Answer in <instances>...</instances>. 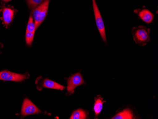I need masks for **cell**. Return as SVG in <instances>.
Segmentation results:
<instances>
[{
	"instance_id": "obj_4",
	"label": "cell",
	"mask_w": 158,
	"mask_h": 119,
	"mask_svg": "<svg viewBox=\"0 0 158 119\" xmlns=\"http://www.w3.org/2000/svg\"><path fill=\"white\" fill-rule=\"evenodd\" d=\"M67 83L68 93L72 94L74 92L75 88L84 83V80L81 73H77L69 77L67 79Z\"/></svg>"
},
{
	"instance_id": "obj_2",
	"label": "cell",
	"mask_w": 158,
	"mask_h": 119,
	"mask_svg": "<svg viewBox=\"0 0 158 119\" xmlns=\"http://www.w3.org/2000/svg\"><path fill=\"white\" fill-rule=\"evenodd\" d=\"M50 0H45L33 11V18L35 23L36 30L46 18L48 13Z\"/></svg>"
},
{
	"instance_id": "obj_10",
	"label": "cell",
	"mask_w": 158,
	"mask_h": 119,
	"mask_svg": "<svg viewBox=\"0 0 158 119\" xmlns=\"http://www.w3.org/2000/svg\"><path fill=\"white\" fill-rule=\"evenodd\" d=\"M43 87L47 88L63 90L65 89V87L59 83H57L51 80L46 79L43 83Z\"/></svg>"
},
{
	"instance_id": "obj_15",
	"label": "cell",
	"mask_w": 158,
	"mask_h": 119,
	"mask_svg": "<svg viewBox=\"0 0 158 119\" xmlns=\"http://www.w3.org/2000/svg\"><path fill=\"white\" fill-rule=\"evenodd\" d=\"M34 33L27 32H26V41L27 46H31L33 40Z\"/></svg>"
},
{
	"instance_id": "obj_16",
	"label": "cell",
	"mask_w": 158,
	"mask_h": 119,
	"mask_svg": "<svg viewBox=\"0 0 158 119\" xmlns=\"http://www.w3.org/2000/svg\"><path fill=\"white\" fill-rule=\"evenodd\" d=\"M3 1L6 2H9L11 0H2Z\"/></svg>"
},
{
	"instance_id": "obj_11",
	"label": "cell",
	"mask_w": 158,
	"mask_h": 119,
	"mask_svg": "<svg viewBox=\"0 0 158 119\" xmlns=\"http://www.w3.org/2000/svg\"><path fill=\"white\" fill-rule=\"evenodd\" d=\"M112 119H134L133 112L129 109H126L114 115Z\"/></svg>"
},
{
	"instance_id": "obj_1",
	"label": "cell",
	"mask_w": 158,
	"mask_h": 119,
	"mask_svg": "<svg viewBox=\"0 0 158 119\" xmlns=\"http://www.w3.org/2000/svg\"><path fill=\"white\" fill-rule=\"evenodd\" d=\"M150 29L144 26L133 28L132 35L135 42L142 47L145 46L150 40Z\"/></svg>"
},
{
	"instance_id": "obj_13",
	"label": "cell",
	"mask_w": 158,
	"mask_h": 119,
	"mask_svg": "<svg viewBox=\"0 0 158 119\" xmlns=\"http://www.w3.org/2000/svg\"><path fill=\"white\" fill-rule=\"evenodd\" d=\"M36 30L35 23L34 22L33 18L32 16L30 17L28 19V23H27V32H30L34 33Z\"/></svg>"
},
{
	"instance_id": "obj_5",
	"label": "cell",
	"mask_w": 158,
	"mask_h": 119,
	"mask_svg": "<svg viewBox=\"0 0 158 119\" xmlns=\"http://www.w3.org/2000/svg\"><path fill=\"white\" fill-rule=\"evenodd\" d=\"M41 113L40 110L27 98L24 100L21 109V114L23 116L37 114Z\"/></svg>"
},
{
	"instance_id": "obj_7",
	"label": "cell",
	"mask_w": 158,
	"mask_h": 119,
	"mask_svg": "<svg viewBox=\"0 0 158 119\" xmlns=\"http://www.w3.org/2000/svg\"><path fill=\"white\" fill-rule=\"evenodd\" d=\"M138 16L143 21L148 24L152 23L154 18L153 13L147 9H143L139 11Z\"/></svg>"
},
{
	"instance_id": "obj_14",
	"label": "cell",
	"mask_w": 158,
	"mask_h": 119,
	"mask_svg": "<svg viewBox=\"0 0 158 119\" xmlns=\"http://www.w3.org/2000/svg\"><path fill=\"white\" fill-rule=\"evenodd\" d=\"M45 0H27V5L30 9L35 8L42 3Z\"/></svg>"
},
{
	"instance_id": "obj_6",
	"label": "cell",
	"mask_w": 158,
	"mask_h": 119,
	"mask_svg": "<svg viewBox=\"0 0 158 119\" xmlns=\"http://www.w3.org/2000/svg\"><path fill=\"white\" fill-rule=\"evenodd\" d=\"M27 79V76L24 74L11 72L7 70L0 72V80L7 81L21 82Z\"/></svg>"
},
{
	"instance_id": "obj_9",
	"label": "cell",
	"mask_w": 158,
	"mask_h": 119,
	"mask_svg": "<svg viewBox=\"0 0 158 119\" xmlns=\"http://www.w3.org/2000/svg\"><path fill=\"white\" fill-rule=\"evenodd\" d=\"M105 101H103V98L100 96H98L95 98L93 110L94 112L95 118H97L103 109V105Z\"/></svg>"
},
{
	"instance_id": "obj_8",
	"label": "cell",
	"mask_w": 158,
	"mask_h": 119,
	"mask_svg": "<svg viewBox=\"0 0 158 119\" xmlns=\"http://www.w3.org/2000/svg\"><path fill=\"white\" fill-rule=\"evenodd\" d=\"M14 16V11L11 9L5 8L2 11V19L3 23L6 25H8L11 23Z\"/></svg>"
},
{
	"instance_id": "obj_12",
	"label": "cell",
	"mask_w": 158,
	"mask_h": 119,
	"mask_svg": "<svg viewBox=\"0 0 158 119\" xmlns=\"http://www.w3.org/2000/svg\"><path fill=\"white\" fill-rule=\"evenodd\" d=\"M88 112L81 109L75 110L73 113L70 119H86L87 118Z\"/></svg>"
},
{
	"instance_id": "obj_3",
	"label": "cell",
	"mask_w": 158,
	"mask_h": 119,
	"mask_svg": "<svg viewBox=\"0 0 158 119\" xmlns=\"http://www.w3.org/2000/svg\"><path fill=\"white\" fill-rule=\"evenodd\" d=\"M92 5L98 29L99 31L100 36L102 37L103 40L106 42V39L104 24L95 0H92Z\"/></svg>"
}]
</instances>
